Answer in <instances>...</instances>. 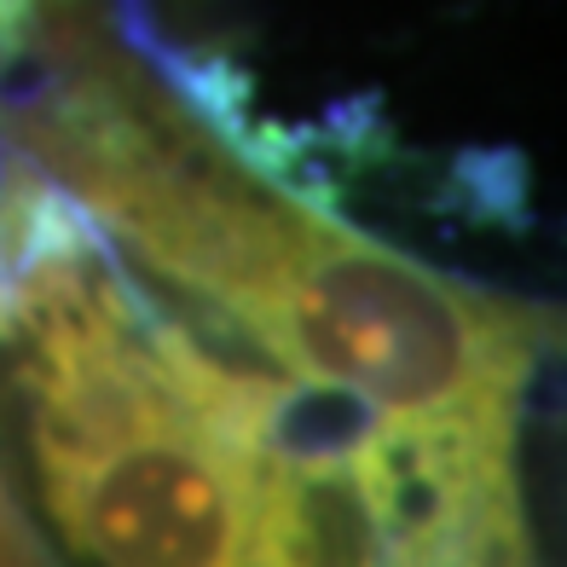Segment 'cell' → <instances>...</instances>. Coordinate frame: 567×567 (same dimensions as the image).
<instances>
[{"instance_id":"obj_1","label":"cell","mask_w":567,"mask_h":567,"mask_svg":"<svg viewBox=\"0 0 567 567\" xmlns=\"http://www.w3.org/2000/svg\"><path fill=\"white\" fill-rule=\"evenodd\" d=\"M122 197H134L140 238L163 249L179 278L215 290L290 365L377 417H411L423 434L504 441V400L527 348L498 307L324 226H272L145 192Z\"/></svg>"},{"instance_id":"obj_2","label":"cell","mask_w":567,"mask_h":567,"mask_svg":"<svg viewBox=\"0 0 567 567\" xmlns=\"http://www.w3.org/2000/svg\"><path fill=\"white\" fill-rule=\"evenodd\" d=\"M35 441L53 515L93 567H261L255 457L157 342L93 319L53 330Z\"/></svg>"}]
</instances>
